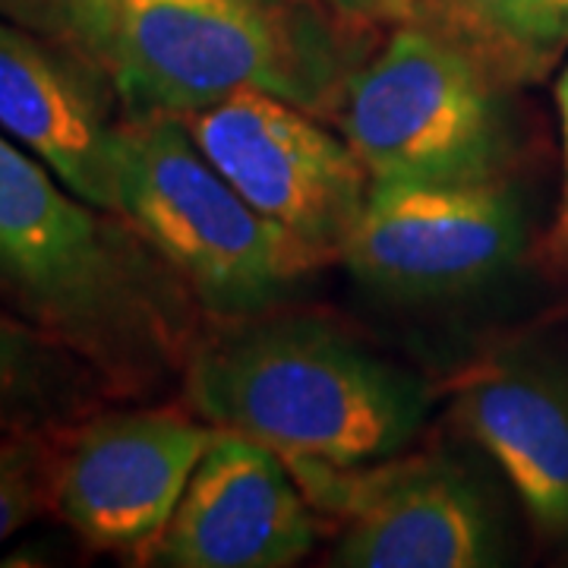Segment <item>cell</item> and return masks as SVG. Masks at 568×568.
Listing matches in <instances>:
<instances>
[{
    "label": "cell",
    "instance_id": "obj_1",
    "mask_svg": "<svg viewBox=\"0 0 568 568\" xmlns=\"http://www.w3.org/2000/svg\"><path fill=\"white\" fill-rule=\"evenodd\" d=\"M0 301L118 395L155 388L196 347V297L162 253L3 136Z\"/></svg>",
    "mask_w": 568,
    "mask_h": 568
},
{
    "label": "cell",
    "instance_id": "obj_2",
    "mask_svg": "<svg viewBox=\"0 0 568 568\" xmlns=\"http://www.w3.org/2000/svg\"><path fill=\"white\" fill-rule=\"evenodd\" d=\"M186 395L215 429H234L287 465L366 467L398 458L426 424L417 373L313 316H253L193 347Z\"/></svg>",
    "mask_w": 568,
    "mask_h": 568
},
{
    "label": "cell",
    "instance_id": "obj_3",
    "mask_svg": "<svg viewBox=\"0 0 568 568\" xmlns=\"http://www.w3.org/2000/svg\"><path fill=\"white\" fill-rule=\"evenodd\" d=\"M323 0H118L102 67L130 118H190L241 92L332 114L366 61Z\"/></svg>",
    "mask_w": 568,
    "mask_h": 568
},
{
    "label": "cell",
    "instance_id": "obj_4",
    "mask_svg": "<svg viewBox=\"0 0 568 568\" xmlns=\"http://www.w3.org/2000/svg\"><path fill=\"white\" fill-rule=\"evenodd\" d=\"M114 181L118 215L171 263L196 304L222 320L272 313L316 268L304 246L205 159L181 118L121 123Z\"/></svg>",
    "mask_w": 568,
    "mask_h": 568
},
{
    "label": "cell",
    "instance_id": "obj_5",
    "mask_svg": "<svg viewBox=\"0 0 568 568\" xmlns=\"http://www.w3.org/2000/svg\"><path fill=\"white\" fill-rule=\"evenodd\" d=\"M503 92L465 51L402 22L335 114L373 183L496 181L508 162Z\"/></svg>",
    "mask_w": 568,
    "mask_h": 568
},
{
    "label": "cell",
    "instance_id": "obj_6",
    "mask_svg": "<svg viewBox=\"0 0 568 568\" xmlns=\"http://www.w3.org/2000/svg\"><path fill=\"white\" fill-rule=\"evenodd\" d=\"M183 123L227 183L316 265L345 256L373 183L345 136L265 92L231 95Z\"/></svg>",
    "mask_w": 568,
    "mask_h": 568
},
{
    "label": "cell",
    "instance_id": "obj_7",
    "mask_svg": "<svg viewBox=\"0 0 568 568\" xmlns=\"http://www.w3.org/2000/svg\"><path fill=\"white\" fill-rule=\"evenodd\" d=\"M287 467L313 508L342 521L335 566L480 568L499 562V530L487 496L452 458Z\"/></svg>",
    "mask_w": 568,
    "mask_h": 568
},
{
    "label": "cell",
    "instance_id": "obj_8",
    "mask_svg": "<svg viewBox=\"0 0 568 568\" xmlns=\"http://www.w3.org/2000/svg\"><path fill=\"white\" fill-rule=\"evenodd\" d=\"M525 209L503 178L470 183H369L342 263L376 294L424 301L465 294L518 260Z\"/></svg>",
    "mask_w": 568,
    "mask_h": 568
},
{
    "label": "cell",
    "instance_id": "obj_9",
    "mask_svg": "<svg viewBox=\"0 0 568 568\" xmlns=\"http://www.w3.org/2000/svg\"><path fill=\"white\" fill-rule=\"evenodd\" d=\"M215 429L174 407L108 410L61 429L54 511L95 552L159 540Z\"/></svg>",
    "mask_w": 568,
    "mask_h": 568
},
{
    "label": "cell",
    "instance_id": "obj_10",
    "mask_svg": "<svg viewBox=\"0 0 568 568\" xmlns=\"http://www.w3.org/2000/svg\"><path fill=\"white\" fill-rule=\"evenodd\" d=\"M316 508L278 452L215 429L181 503L145 552L164 568H287L316 544Z\"/></svg>",
    "mask_w": 568,
    "mask_h": 568
},
{
    "label": "cell",
    "instance_id": "obj_11",
    "mask_svg": "<svg viewBox=\"0 0 568 568\" xmlns=\"http://www.w3.org/2000/svg\"><path fill=\"white\" fill-rule=\"evenodd\" d=\"M99 61L0 17V126L85 203L118 212L111 102Z\"/></svg>",
    "mask_w": 568,
    "mask_h": 568
},
{
    "label": "cell",
    "instance_id": "obj_12",
    "mask_svg": "<svg viewBox=\"0 0 568 568\" xmlns=\"http://www.w3.org/2000/svg\"><path fill=\"white\" fill-rule=\"evenodd\" d=\"M455 410L537 528L568 534V386L537 364L499 357L462 379Z\"/></svg>",
    "mask_w": 568,
    "mask_h": 568
},
{
    "label": "cell",
    "instance_id": "obj_13",
    "mask_svg": "<svg viewBox=\"0 0 568 568\" xmlns=\"http://www.w3.org/2000/svg\"><path fill=\"white\" fill-rule=\"evenodd\" d=\"M407 22L465 51L506 89L544 80L568 44V0H410Z\"/></svg>",
    "mask_w": 568,
    "mask_h": 568
},
{
    "label": "cell",
    "instance_id": "obj_14",
    "mask_svg": "<svg viewBox=\"0 0 568 568\" xmlns=\"http://www.w3.org/2000/svg\"><path fill=\"white\" fill-rule=\"evenodd\" d=\"M85 379L92 369L0 301V433L67 426L85 405Z\"/></svg>",
    "mask_w": 568,
    "mask_h": 568
},
{
    "label": "cell",
    "instance_id": "obj_15",
    "mask_svg": "<svg viewBox=\"0 0 568 568\" xmlns=\"http://www.w3.org/2000/svg\"><path fill=\"white\" fill-rule=\"evenodd\" d=\"M61 429L0 433V544L54 508Z\"/></svg>",
    "mask_w": 568,
    "mask_h": 568
},
{
    "label": "cell",
    "instance_id": "obj_16",
    "mask_svg": "<svg viewBox=\"0 0 568 568\" xmlns=\"http://www.w3.org/2000/svg\"><path fill=\"white\" fill-rule=\"evenodd\" d=\"M0 17L22 22V26L36 29L41 36L67 41L77 51H82L77 3L73 0H0Z\"/></svg>",
    "mask_w": 568,
    "mask_h": 568
},
{
    "label": "cell",
    "instance_id": "obj_17",
    "mask_svg": "<svg viewBox=\"0 0 568 568\" xmlns=\"http://www.w3.org/2000/svg\"><path fill=\"white\" fill-rule=\"evenodd\" d=\"M325 7L357 29L369 26H402L410 17V0H323Z\"/></svg>",
    "mask_w": 568,
    "mask_h": 568
},
{
    "label": "cell",
    "instance_id": "obj_18",
    "mask_svg": "<svg viewBox=\"0 0 568 568\" xmlns=\"http://www.w3.org/2000/svg\"><path fill=\"white\" fill-rule=\"evenodd\" d=\"M73 3H77V26H80L82 51L92 61L102 63L104 29H108L111 10H114L118 0H73Z\"/></svg>",
    "mask_w": 568,
    "mask_h": 568
},
{
    "label": "cell",
    "instance_id": "obj_19",
    "mask_svg": "<svg viewBox=\"0 0 568 568\" xmlns=\"http://www.w3.org/2000/svg\"><path fill=\"white\" fill-rule=\"evenodd\" d=\"M556 102H559V118H562V149H566V181H562V205H559V219L552 224L549 234V253L556 260H568V67L559 77L556 85Z\"/></svg>",
    "mask_w": 568,
    "mask_h": 568
}]
</instances>
